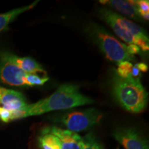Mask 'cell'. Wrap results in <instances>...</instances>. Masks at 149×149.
Segmentation results:
<instances>
[{"instance_id":"10","label":"cell","mask_w":149,"mask_h":149,"mask_svg":"<svg viewBox=\"0 0 149 149\" xmlns=\"http://www.w3.org/2000/svg\"><path fill=\"white\" fill-rule=\"evenodd\" d=\"M0 57L6 59L10 62L13 63L22 70L29 74H42L46 77V72L40 64L31 57H19V56L13 55V54L5 53H1Z\"/></svg>"},{"instance_id":"9","label":"cell","mask_w":149,"mask_h":149,"mask_svg":"<svg viewBox=\"0 0 149 149\" xmlns=\"http://www.w3.org/2000/svg\"><path fill=\"white\" fill-rule=\"evenodd\" d=\"M42 131L51 133L59 139L61 149H81L84 146V140L77 133L64 130L57 126H50Z\"/></svg>"},{"instance_id":"3","label":"cell","mask_w":149,"mask_h":149,"mask_svg":"<svg viewBox=\"0 0 149 149\" xmlns=\"http://www.w3.org/2000/svg\"><path fill=\"white\" fill-rule=\"evenodd\" d=\"M99 14L121 40L128 44L137 46L141 51H148V37L142 28L109 8H101Z\"/></svg>"},{"instance_id":"7","label":"cell","mask_w":149,"mask_h":149,"mask_svg":"<svg viewBox=\"0 0 149 149\" xmlns=\"http://www.w3.org/2000/svg\"><path fill=\"white\" fill-rule=\"evenodd\" d=\"M103 117L102 112L96 109H88L81 111L68 112L55 119L70 131L80 132L91 129L99 124Z\"/></svg>"},{"instance_id":"5","label":"cell","mask_w":149,"mask_h":149,"mask_svg":"<svg viewBox=\"0 0 149 149\" xmlns=\"http://www.w3.org/2000/svg\"><path fill=\"white\" fill-rule=\"evenodd\" d=\"M48 77L29 74L17 66L0 57V82L13 86H42L48 81Z\"/></svg>"},{"instance_id":"4","label":"cell","mask_w":149,"mask_h":149,"mask_svg":"<svg viewBox=\"0 0 149 149\" xmlns=\"http://www.w3.org/2000/svg\"><path fill=\"white\" fill-rule=\"evenodd\" d=\"M88 32L106 57L117 65L123 61L130 62L135 59L134 55L129 52L128 44L117 40L104 28L97 24H91Z\"/></svg>"},{"instance_id":"8","label":"cell","mask_w":149,"mask_h":149,"mask_svg":"<svg viewBox=\"0 0 149 149\" xmlns=\"http://www.w3.org/2000/svg\"><path fill=\"white\" fill-rule=\"evenodd\" d=\"M113 136L126 149H149L146 139L133 128L117 129L113 133Z\"/></svg>"},{"instance_id":"1","label":"cell","mask_w":149,"mask_h":149,"mask_svg":"<svg viewBox=\"0 0 149 149\" xmlns=\"http://www.w3.org/2000/svg\"><path fill=\"white\" fill-rule=\"evenodd\" d=\"M93 102L92 99L81 94L79 87L76 85L65 84L48 97L42 99L36 103L29 104L25 113V118L51 111L81 107Z\"/></svg>"},{"instance_id":"12","label":"cell","mask_w":149,"mask_h":149,"mask_svg":"<svg viewBox=\"0 0 149 149\" xmlns=\"http://www.w3.org/2000/svg\"><path fill=\"white\" fill-rule=\"evenodd\" d=\"M38 2L39 1H35L30 5L26 6L22 8L14 9V10L9 11L6 13L0 14V32L8 29L9 24L13 21H14L19 15H20L26 11L32 9Z\"/></svg>"},{"instance_id":"17","label":"cell","mask_w":149,"mask_h":149,"mask_svg":"<svg viewBox=\"0 0 149 149\" xmlns=\"http://www.w3.org/2000/svg\"><path fill=\"white\" fill-rule=\"evenodd\" d=\"M135 66L139 68L141 72H146L148 70V66L144 63H138V64H136Z\"/></svg>"},{"instance_id":"15","label":"cell","mask_w":149,"mask_h":149,"mask_svg":"<svg viewBox=\"0 0 149 149\" xmlns=\"http://www.w3.org/2000/svg\"><path fill=\"white\" fill-rule=\"evenodd\" d=\"M139 14L142 19L148 20L149 18V1L148 0L135 1Z\"/></svg>"},{"instance_id":"14","label":"cell","mask_w":149,"mask_h":149,"mask_svg":"<svg viewBox=\"0 0 149 149\" xmlns=\"http://www.w3.org/2000/svg\"><path fill=\"white\" fill-rule=\"evenodd\" d=\"M84 146L81 149H103V146L97 140L95 136L89 133L83 138Z\"/></svg>"},{"instance_id":"6","label":"cell","mask_w":149,"mask_h":149,"mask_svg":"<svg viewBox=\"0 0 149 149\" xmlns=\"http://www.w3.org/2000/svg\"><path fill=\"white\" fill-rule=\"evenodd\" d=\"M28 106L22 93L0 86V120L3 122L25 118Z\"/></svg>"},{"instance_id":"2","label":"cell","mask_w":149,"mask_h":149,"mask_svg":"<svg viewBox=\"0 0 149 149\" xmlns=\"http://www.w3.org/2000/svg\"><path fill=\"white\" fill-rule=\"evenodd\" d=\"M112 81L113 95L124 109L138 113L146 108L148 93L141 84L140 79L130 75L122 77L115 73Z\"/></svg>"},{"instance_id":"16","label":"cell","mask_w":149,"mask_h":149,"mask_svg":"<svg viewBox=\"0 0 149 149\" xmlns=\"http://www.w3.org/2000/svg\"><path fill=\"white\" fill-rule=\"evenodd\" d=\"M133 66V64L130 61H123L118 64V68H117L116 73L122 77H126L127 76H129L130 75V72H131Z\"/></svg>"},{"instance_id":"11","label":"cell","mask_w":149,"mask_h":149,"mask_svg":"<svg viewBox=\"0 0 149 149\" xmlns=\"http://www.w3.org/2000/svg\"><path fill=\"white\" fill-rule=\"evenodd\" d=\"M102 4L109 6L111 8L116 10L128 17L133 19L137 21H141L142 19L139 15L137 7L135 1H126V0H109L100 1Z\"/></svg>"},{"instance_id":"13","label":"cell","mask_w":149,"mask_h":149,"mask_svg":"<svg viewBox=\"0 0 149 149\" xmlns=\"http://www.w3.org/2000/svg\"><path fill=\"white\" fill-rule=\"evenodd\" d=\"M38 141L41 149H61L59 139L51 133L42 131V135L39 137Z\"/></svg>"}]
</instances>
